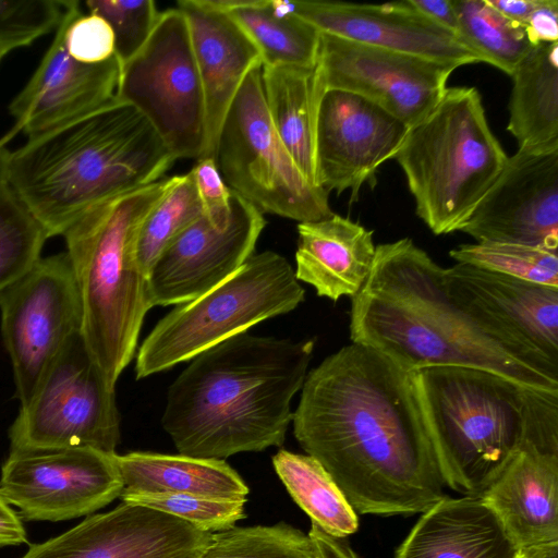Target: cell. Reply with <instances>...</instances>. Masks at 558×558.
Wrapping results in <instances>:
<instances>
[{"mask_svg": "<svg viewBox=\"0 0 558 558\" xmlns=\"http://www.w3.org/2000/svg\"><path fill=\"white\" fill-rule=\"evenodd\" d=\"M292 424L356 513H422L446 497L412 373L367 345L307 373Z\"/></svg>", "mask_w": 558, "mask_h": 558, "instance_id": "cell-1", "label": "cell"}, {"mask_svg": "<svg viewBox=\"0 0 558 558\" xmlns=\"http://www.w3.org/2000/svg\"><path fill=\"white\" fill-rule=\"evenodd\" d=\"M350 339L409 373L475 367L558 391V363L452 299L444 268L409 238L376 246L369 276L352 298Z\"/></svg>", "mask_w": 558, "mask_h": 558, "instance_id": "cell-2", "label": "cell"}, {"mask_svg": "<svg viewBox=\"0 0 558 558\" xmlns=\"http://www.w3.org/2000/svg\"><path fill=\"white\" fill-rule=\"evenodd\" d=\"M314 347V339L245 331L191 359L170 385L161 417L179 453L225 460L281 446Z\"/></svg>", "mask_w": 558, "mask_h": 558, "instance_id": "cell-3", "label": "cell"}, {"mask_svg": "<svg viewBox=\"0 0 558 558\" xmlns=\"http://www.w3.org/2000/svg\"><path fill=\"white\" fill-rule=\"evenodd\" d=\"M174 161L147 119L114 98L9 151L5 181L49 239L92 205L162 179Z\"/></svg>", "mask_w": 558, "mask_h": 558, "instance_id": "cell-4", "label": "cell"}, {"mask_svg": "<svg viewBox=\"0 0 558 558\" xmlns=\"http://www.w3.org/2000/svg\"><path fill=\"white\" fill-rule=\"evenodd\" d=\"M412 377L445 484L478 496L521 449L558 452V391L465 366Z\"/></svg>", "mask_w": 558, "mask_h": 558, "instance_id": "cell-5", "label": "cell"}, {"mask_svg": "<svg viewBox=\"0 0 558 558\" xmlns=\"http://www.w3.org/2000/svg\"><path fill=\"white\" fill-rule=\"evenodd\" d=\"M170 178L105 198L63 233L82 303L84 342L108 381L132 361L151 308L136 256L140 229Z\"/></svg>", "mask_w": 558, "mask_h": 558, "instance_id": "cell-6", "label": "cell"}, {"mask_svg": "<svg viewBox=\"0 0 558 558\" xmlns=\"http://www.w3.org/2000/svg\"><path fill=\"white\" fill-rule=\"evenodd\" d=\"M433 233L460 231L508 159L474 87H450L393 157Z\"/></svg>", "mask_w": 558, "mask_h": 558, "instance_id": "cell-7", "label": "cell"}, {"mask_svg": "<svg viewBox=\"0 0 558 558\" xmlns=\"http://www.w3.org/2000/svg\"><path fill=\"white\" fill-rule=\"evenodd\" d=\"M305 291L282 255H252L227 280L178 304L148 333L138 349L135 374L145 378L247 331L262 320L289 313Z\"/></svg>", "mask_w": 558, "mask_h": 558, "instance_id": "cell-8", "label": "cell"}, {"mask_svg": "<svg viewBox=\"0 0 558 558\" xmlns=\"http://www.w3.org/2000/svg\"><path fill=\"white\" fill-rule=\"evenodd\" d=\"M215 160L227 186L262 214L299 223L333 214L329 194L308 183L272 125L264 98L262 65L248 72L227 112Z\"/></svg>", "mask_w": 558, "mask_h": 558, "instance_id": "cell-9", "label": "cell"}, {"mask_svg": "<svg viewBox=\"0 0 558 558\" xmlns=\"http://www.w3.org/2000/svg\"><path fill=\"white\" fill-rule=\"evenodd\" d=\"M114 386L81 332L53 360L9 429L11 449L90 447L114 453L120 415Z\"/></svg>", "mask_w": 558, "mask_h": 558, "instance_id": "cell-10", "label": "cell"}, {"mask_svg": "<svg viewBox=\"0 0 558 558\" xmlns=\"http://www.w3.org/2000/svg\"><path fill=\"white\" fill-rule=\"evenodd\" d=\"M116 98L135 107L173 158H202L205 101L183 13L170 9L143 48L121 68Z\"/></svg>", "mask_w": 558, "mask_h": 558, "instance_id": "cell-11", "label": "cell"}, {"mask_svg": "<svg viewBox=\"0 0 558 558\" xmlns=\"http://www.w3.org/2000/svg\"><path fill=\"white\" fill-rule=\"evenodd\" d=\"M0 314L16 397L24 405L65 343L82 329V303L66 252L40 257L5 288Z\"/></svg>", "mask_w": 558, "mask_h": 558, "instance_id": "cell-12", "label": "cell"}, {"mask_svg": "<svg viewBox=\"0 0 558 558\" xmlns=\"http://www.w3.org/2000/svg\"><path fill=\"white\" fill-rule=\"evenodd\" d=\"M116 453L90 447L11 449L0 494L29 521L92 514L122 493Z\"/></svg>", "mask_w": 558, "mask_h": 558, "instance_id": "cell-13", "label": "cell"}, {"mask_svg": "<svg viewBox=\"0 0 558 558\" xmlns=\"http://www.w3.org/2000/svg\"><path fill=\"white\" fill-rule=\"evenodd\" d=\"M457 68L320 33L315 99L328 89L351 92L410 128L436 107Z\"/></svg>", "mask_w": 558, "mask_h": 558, "instance_id": "cell-14", "label": "cell"}, {"mask_svg": "<svg viewBox=\"0 0 558 558\" xmlns=\"http://www.w3.org/2000/svg\"><path fill=\"white\" fill-rule=\"evenodd\" d=\"M409 126L351 92L325 90L316 101L314 150L316 184L328 194L374 184L377 169L399 150Z\"/></svg>", "mask_w": 558, "mask_h": 558, "instance_id": "cell-15", "label": "cell"}, {"mask_svg": "<svg viewBox=\"0 0 558 558\" xmlns=\"http://www.w3.org/2000/svg\"><path fill=\"white\" fill-rule=\"evenodd\" d=\"M226 226L203 214L157 257L147 274L150 306L192 301L231 277L253 255L266 226L263 214L231 191Z\"/></svg>", "mask_w": 558, "mask_h": 558, "instance_id": "cell-16", "label": "cell"}, {"mask_svg": "<svg viewBox=\"0 0 558 558\" xmlns=\"http://www.w3.org/2000/svg\"><path fill=\"white\" fill-rule=\"evenodd\" d=\"M476 242L558 250V147L521 149L460 229Z\"/></svg>", "mask_w": 558, "mask_h": 558, "instance_id": "cell-17", "label": "cell"}, {"mask_svg": "<svg viewBox=\"0 0 558 558\" xmlns=\"http://www.w3.org/2000/svg\"><path fill=\"white\" fill-rule=\"evenodd\" d=\"M211 537L180 518L122 501L32 545L22 558H199Z\"/></svg>", "mask_w": 558, "mask_h": 558, "instance_id": "cell-18", "label": "cell"}, {"mask_svg": "<svg viewBox=\"0 0 558 558\" xmlns=\"http://www.w3.org/2000/svg\"><path fill=\"white\" fill-rule=\"evenodd\" d=\"M65 26L64 8L51 45L27 84L9 105L15 123L0 140L3 145L19 132L35 137L116 98L122 68L116 54L94 64L73 59L64 45Z\"/></svg>", "mask_w": 558, "mask_h": 558, "instance_id": "cell-19", "label": "cell"}, {"mask_svg": "<svg viewBox=\"0 0 558 558\" xmlns=\"http://www.w3.org/2000/svg\"><path fill=\"white\" fill-rule=\"evenodd\" d=\"M286 2L290 11L320 33L458 68L482 62L454 33L422 15L409 0L384 4Z\"/></svg>", "mask_w": 558, "mask_h": 558, "instance_id": "cell-20", "label": "cell"}, {"mask_svg": "<svg viewBox=\"0 0 558 558\" xmlns=\"http://www.w3.org/2000/svg\"><path fill=\"white\" fill-rule=\"evenodd\" d=\"M444 280L469 312L558 363V287L461 263L444 268Z\"/></svg>", "mask_w": 558, "mask_h": 558, "instance_id": "cell-21", "label": "cell"}, {"mask_svg": "<svg viewBox=\"0 0 558 558\" xmlns=\"http://www.w3.org/2000/svg\"><path fill=\"white\" fill-rule=\"evenodd\" d=\"M178 9L189 25L205 101L206 141L202 158L215 159L227 112L248 72L262 65V57L230 14L211 10L199 0H181Z\"/></svg>", "mask_w": 558, "mask_h": 558, "instance_id": "cell-22", "label": "cell"}, {"mask_svg": "<svg viewBox=\"0 0 558 558\" xmlns=\"http://www.w3.org/2000/svg\"><path fill=\"white\" fill-rule=\"evenodd\" d=\"M478 497L520 549L558 544V452L521 449Z\"/></svg>", "mask_w": 558, "mask_h": 558, "instance_id": "cell-23", "label": "cell"}, {"mask_svg": "<svg viewBox=\"0 0 558 558\" xmlns=\"http://www.w3.org/2000/svg\"><path fill=\"white\" fill-rule=\"evenodd\" d=\"M519 550L478 496H446L422 512L395 558H514Z\"/></svg>", "mask_w": 558, "mask_h": 558, "instance_id": "cell-24", "label": "cell"}, {"mask_svg": "<svg viewBox=\"0 0 558 558\" xmlns=\"http://www.w3.org/2000/svg\"><path fill=\"white\" fill-rule=\"evenodd\" d=\"M298 233L294 274L299 281L332 301L359 293L375 259L372 230L332 214L322 220L300 222Z\"/></svg>", "mask_w": 558, "mask_h": 558, "instance_id": "cell-25", "label": "cell"}, {"mask_svg": "<svg viewBox=\"0 0 558 558\" xmlns=\"http://www.w3.org/2000/svg\"><path fill=\"white\" fill-rule=\"evenodd\" d=\"M122 493L192 494L247 499L242 477L225 460L134 451L114 456Z\"/></svg>", "mask_w": 558, "mask_h": 558, "instance_id": "cell-26", "label": "cell"}, {"mask_svg": "<svg viewBox=\"0 0 558 558\" xmlns=\"http://www.w3.org/2000/svg\"><path fill=\"white\" fill-rule=\"evenodd\" d=\"M507 130L521 149L558 147V41L534 46L514 68Z\"/></svg>", "mask_w": 558, "mask_h": 558, "instance_id": "cell-27", "label": "cell"}, {"mask_svg": "<svg viewBox=\"0 0 558 558\" xmlns=\"http://www.w3.org/2000/svg\"><path fill=\"white\" fill-rule=\"evenodd\" d=\"M314 70L262 66L264 98L272 125L304 178L316 184Z\"/></svg>", "mask_w": 558, "mask_h": 558, "instance_id": "cell-28", "label": "cell"}, {"mask_svg": "<svg viewBox=\"0 0 558 558\" xmlns=\"http://www.w3.org/2000/svg\"><path fill=\"white\" fill-rule=\"evenodd\" d=\"M229 14L257 47L262 66L315 69L320 32L286 1L247 0Z\"/></svg>", "mask_w": 558, "mask_h": 558, "instance_id": "cell-29", "label": "cell"}, {"mask_svg": "<svg viewBox=\"0 0 558 558\" xmlns=\"http://www.w3.org/2000/svg\"><path fill=\"white\" fill-rule=\"evenodd\" d=\"M272 465L312 523L338 538L356 532L357 513L316 459L281 449L272 457Z\"/></svg>", "mask_w": 558, "mask_h": 558, "instance_id": "cell-30", "label": "cell"}, {"mask_svg": "<svg viewBox=\"0 0 558 558\" xmlns=\"http://www.w3.org/2000/svg\"><path fill=\"white\" fill-rule=\"evenodd\" d=\"M456 35L482 62L511 75L533 47L522 25L509 20L487 0H452Z\"/></svg>", "mask_w": 558, "mask_h": 558, "instance_id": "cell-31", "label": "cell"}, {"mask_svg": "<svg viewBox=\"0 0 558 558\" xmlns=\"http://www.w3.org/2000/svg\"><path fill=\"white\" fill-rule=\"evenodd\" d=\"M203 214L191 171L170 178L169 186L146 216L137 236L136 256L146 276L165 248Z\"/></svg>", "mask_w": 558, "mask_h": 558, "instance_id": "cell-32", "label": "cell"}, {"mask_svg": "<svg viewBox=\"0 0 558 558\" xmlns=\"http://www.w3.org/2000/svg\"><path fill=\"white\" fill-rule=\"evenodd\" d=\"M199 558H318L307 534L280 522L275 525L232 526L213 533Z\"/></svg>", "mask_w": 558, "mask_h": 558, "instance_id": "cell-33", "label": "cell"}, {"mask_svg": "<svg viewBox=\"0 0 558 558\" xmlns=\"http://www.w3.org/2000/svg\"><path fill=\"white\" fill-rule=\"evenodd\" d=\"M449 255L457 263L558 287L557 251L518 243L484 241L459 245Z\"/></svg>", "mask_w": 558, "mask_h": 558, "instance_id": "cell-34", "label": "cell"}, {"mask_svg": "<svg viewBox=\"0 0 558 558\" xmlns=\"http://www.w3.org/2000/svg\"><path fill=\"white\" fill-rule=\"evenodd\" d=\"M47 239L7 181L0 184V293L35 265Z\"/></svg>", "mask_w": 558, "mask_h": 558, "instance_id": "cell-35", "label": "cell"}, {"mask_svg": "<svg viewBox=\"0 0 558 558\" xmlns=\"http://www.w3.org/2000/svg\"><path fill=\"white\" fill-rule=\"evenodd\" d=\"M120 498L174 515L210 533L228 530L243 519L247 500L171 493H121Z\"/></svg>", "mask_w": 558, "mask_h": 558, "instance_id": "cell-36", "label": "cell"}, {"mask_svg": "<svg viewBox=\"0 0 558 558\" xmlns=\"http://www.w3.org/2000/svg\"><path fill=\"white\" fill-rule=\"evenodd\" d=\"M85 5L88 13L102 17L111 27L121 65L143 48L161 13L151 0H87Z\"/></svg>", "mask_w": 558, "mask_h": 558, "instance_id": "cell-37", "label": "cell"}, {"mask_svg": "<svg viewBox=\"0 0 558 558\" xmlns=\"http://www.w3.org/2000/svg\"><path fill=\"white\" fill-rule=\"evenodd\" d=\"M65 0H0V43L15 49L57 29Z\"/></svg>", "mask_w": 558, "mask_h": 558, "instance_id": "cell-38", "label": "cell"}, {"mask_svg": "<svg viewBox=\"0 0 558 558\" xmlns=\"http://www.w3.org/2000/svg\"><path fill=\"white\" fill-rule=\"evenodd\" d=\"M65 12L64 45L73 59L94 64L114 54L113 33L102 17L84 14L77 0H65Z\"/></svg>", "mask_w": 558, "mask_h": 558, "instance_id": "cell-39", "label": "cell"}, {"mask_svg": "<svg viewBox=\"0 0 558 558\" xmlns=\"http://www.w3.org/2000/svg\"><path fill=\"white\" fill-rule=\"evenodd\" d=\"M191 173L205 216L217 226H226L231 217V190L225 183L216 160L198 159Z\"/></svg>", "mask_w": 558, "mask_h": 558, "instance_id": "cell-40", "label": "cell"}, {"mask_svg": "<svg viewBox=\"0 0 558 558\" xmlns=\"http://www.w3.org/2000/svg\"><path fill=\"white\" fill-rule=\"evenodd\" d=\"M530 44L558 41V0H538L524 23Z\"/></svg>", "mask_w": 558, "mask_h": 558, "instance_id": "cell-41", "label": "cell"}, {"mask_svg": "<svg viewBox=\"0 0 558 558\" xmlns=\"http://www.w3.org/2000/svg\"><path fill=\"white\" fill-rule=\"evenodd\" d=\"M409 2L422 15L456 34L457 14L452 0H409Z\"/></svg>", "mask_w": 558, "mask_h": 558, "instance_id": "cell-42", "label": "cell"}, {"mask_svg": "<svg viewBox=\"0 0 558 558\" xmlns=\"http://www.w3.org/2000/svg\"><path fill=\"white\" fill-rule=\"evenodd\" d=\"M307 535L315 546L318 558H359L344 538L333 537L314 523Z\"/></svg>", "mask_w": 558, "mask_h": 558, "instance_id": "cell-43", "label": "cell"}, {"mask_svg": "<svg viewBox=\"0 0 558 558\" xmlns=\"http://www.w3.org/2000/svg\"><path fill=\"white\" fill-rule=\"evenodd\" d=\"M23 543L27 534L21 518L0 494V547Z\"/></svg>", "mask_w": 558, "mask_h": 558, "instance_id": "cell-44", "label": "cell"}, {"mask_svg": "<svg viewBox=\"0 0 558 558\" xmlns=\"http://www.w3.org/2000/svg\"><path fill=\"white\" fill-rule=\"evenodd\" d=\"M488 3L509 20L522 25L537 5L538 0H487Z\"/></svg>", "mask_w": 558, "mask_h": 558, "instance_id": "cell-45", "label": "cell"}, {"mask_svg": "<svg viewBox=\"0 0 558 558\" xmlns=\"http://www.w3.org/2000/svg\"><path fill=\"white\" fill-rule=\"evenodd\" d=\"M558 544L521 548L514 558H557Z\"/></svg>", "mask_w": 558, "mask_h": 558, "instance_id": "cell-46", "label": "cell"}, {"mask_svg": "<svg viewBox=\"0 0 558 558\" xmlns=\"http://www.w3.org/2000/svg\"><path fill=\"white\" fill-rule=\"evenodd\" d=\"M9 150L5 145L0 143V184L5 182V166L8 160Z\"/></svg>", "mask_w": 558, "mask_h": 558, "instance_id": "cell-47", "label": "cell"}, {"mask_svg": "<svg viewBox=\"0 0 558 558\" xmlns=\"http://www.w3.org/2000/svg\"><path fill=\"white\" fill-rule=\"evenodd\" d=\"M15 49L13 46L4 43H0V61L3 59L5 54Z\"/></svg>", "mask_w": 558, "mask_h": 558, "instance_id": "cell-48", "label": "cell"}]
</instances>
